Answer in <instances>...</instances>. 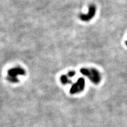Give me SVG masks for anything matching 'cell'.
I'll return each mask as SVG.
<instances>
[{
    "label": "cell",
    "mask_w": 127,
    "mask_h": 127,
    "mask_svg": "<svg viewBox=\"0 0 127 127\" xmlns=\"http://www.w3.org/2000/svg\"><path fill=\"white\" fill-rule=\"evenodd\" d=\"M80 73L83 75L87 77L92 82L96 85L100 84L101 80V76L100 73L95 68H81Z\"/></svg>",
    "instance_id": "cell-1"
},
{
    "label": "cell",
    "mask_w": 127,
    "mask_h": 127,
    "mask_svg": "<svg viewBox=\"0 0 127 127\" xmlns=\"http://www.w3.org/2000/svg\"><path fill=\"white\" fill-rule=\"evenodd\" d=\"M60 80L61 82L63 84L65 85L71 84L72 83L71 80H70V78L68 77L67 75H62L60 78Z\"/></svg>",
    "instance_id": "cell-5"
},
{
    "label": "cell",
    "mask_w": 127,
    "mask_h": 127,
    "mask_svg": "<svg viewBox=\"0 0 127 127\" xmlns=\"http://www.w3.org/2000/svg\"><path fill=\"white\" fill-rule=\"evenodd\" d=\"M97 8L95 5H90L88 8V11L87 14H81L80 15V18L81 20L87 22L90 21L95 15Z\"/></svg>",
    "instance_id": "cell-4"
},
{
    "label": "cell",
    "mask_w": 127,
    "mask_h": 127,
    "mask_svg": "<svg viewBox=\"0 0 127 127\" xmlns=\"http://www.w3.org/2000/svg\"><path fill=\"white\" fill-rule=\"evenodd\" d=\"M75 74H76L75 72L74 71H70L68 73L67 75L69 78H72L74 77V76L75 75Z\"/></svg>",
    "instance_id": "cell-6"
},
{
    "label": "cell",
    "mask_w": 127,
    "mask_h": 127,
    "mask_svg": "<svg viewBox=\"0 0 127 127\" xmlns=\"http://www.w3.org/2000/svg\"><path fill=\"white\" fill-rule=\"evenodd\" d=\"M85 87V81L83 78H80L76 82L73 84L70 88V92L71 94H77L81 92Z\"/></svg>",
    "instance_id": "cell-3"
},
{
    "label": "cell",
    "mask_w": 127,
    "mask_h": 127,
    "mask_svg": "<svg viewBox=\"0 0 127 127\" xmlns=\"http://www.w3.org/2000/svg\"><path fill=\"white\" fill-rule=\"evenodd\" d=\"M125 45H126L127 46V41H125Z\"/></svg>",
    "instance_id": "cell-7"
},
{
    "label": "cell",
    "mask_w": 127,
    "mask_h": 127,
    "mask_svg": "<svg viewBox=\"0 0 127 127\" xmlns=\"http://www.w3.org/2000/svg\"><path fill=\"white\" fill-rule=\"evenodd\" d=\"M25 71L21 67H16L9 69L8 71L7 80L12 83H17L19 81L18 77L19 75H24Z\"/></svg>",
    "instance_id": "cell-2"
}]
</instances>
